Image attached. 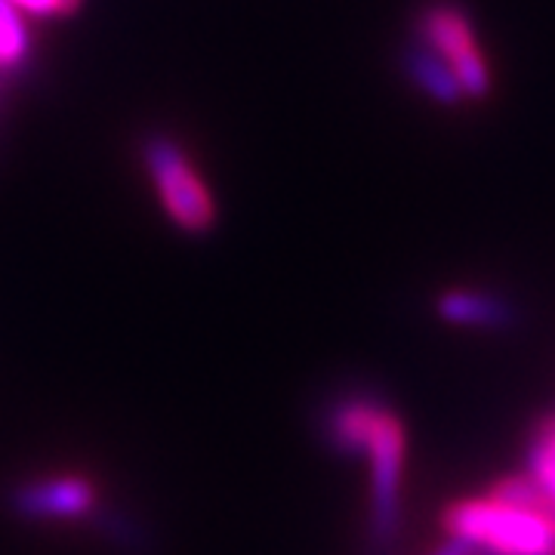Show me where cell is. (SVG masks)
I'll return each instance as SVG.
<instances>
[{
  "mask_svg": "<svg viewBox=\"0 0 555 555\" xmlns=\"http://www.w3.org/2000/svg\"><path fill=\"white\" fill-rule=\"evenodd\" d=\"M448 537L466 540L494 555H555V521L516 509L494 496L456 500L444 509Z\"/></svg>",
  "mask_w": 555,
  "mask_h": 555,
  "instance_id": "6da1fadb",
  "label": "cell"
},
{
  "mask_svg": "<svg viewBox=\"0 0 555 555\" xmlns=\"http://www.w3.org/2000/svg\"><path fill=\"white\" fill-rule=\"evenodd\" d=\"M371 460V518H367V553L389 555L401 528V463H404V429L389 408L379 420L367 448Z\"/></svg>",
  "mask_w": 555,
  "mask_h": 555,
  "instance_id": "7a4b0ae2",
  "label": "cell"
},
{
  "mask_svg": "<svg viewBox=\"0 0 555 555\" xmlns=\"http://www.w3.org/2000/svg\"><path fill=\"white\" fill-rule=\"evenodd\" d=\"M145 164L152 170L160 204L167 207V214L179 229H185L192 235L214 229V222H217L214 198L173 139H149L145 142Z\"/></svg>",
  "mask_w": 555,
  "mask_h": 555,
  "instance_id": "3957f363",
  "label": "cell"
},
{
  "mask_svg": "<svg viewBox=\"0 0 555 555\" xmlns=\"http://www.w3.org/2000/svg\"><path fill=\"white\" fill-rule=\"evenodd\" d=\"M420 38H423V47L436 60L448 62V72L454 75L463 93L485 96L491 90L488 62H485L481 50H478L473 25L456 10L454 3L429 7L423 13V20H420Z\"/></svg>",
  "mask_w": 555,
  "mask_h": 555,
  "instance_id": "277c9868",
  "label": "cell"
},
{
  "mask_svg": "<svg viewBox=\"0 0 555 555\" xmlns=\"http://www.w3.org/2000/svg\"><path fill=\"white\" fill-rule=\"evenodd\" d=\"M389 401L377 392H343L331 396L315 414L318 441L339 456H364Z\"/></svg>",
  "mask_w": 555,
  "mask_h": 555,
  "instance_id": "5b68a950",
  "label": "cell"
},
{
  "mask_svg": "<svg viewBox=\"0 0 555 555\" xmlns=\"http://www.w3.org/2000/svg\"><path fill=\"white\" fill-rule=\"evenodd\" d=\"M7 506L25 521L50 518H87L96 506V494L83 478H38L7 491Z\"/></svg>",
  "mask_w": 555,
  "mask_h": 555,
  "instance_id": "8992f818",
  "label": "cell"
},
{
  "mask_svg": "<svg viewBox=\"0 0 555 555\" xmlns=\"http://www.w3.org/2000/svg\"><path fill=\"white\" fill-rule=\"evenodd\" d=\"M438 315L451 324L503 331L516 324V309L506 299L481 294V291H448L438 297Z\"/></svg>",
  "mask_w": 555,
  "mask_h": 555,
  "instance_id": "52a82bcc",
  "label": "cell"
},
{
  "mask_svg": "<svg viewBox=\"0 0 555 555\" xmlns=\"http://www.w3.org/2000/svg\"><path fill=\"white\" fill-rule=\"evenodd\" d=\"M87 521L93 525V531L102 534L115 550L127 555H149L155 540H152V531L133 518L124 509H115V506H93V513L87 516Z\"/></svg>",
  "mask_w": 555,
  "mask_h": 555,
  "instance_id": "ba28073f",
  "label": "cell"
},
{
  "mask_svg": "<svg viewBox=\"0 0 555 555\" xmlns=\"http://www.w3.org/2000/svg\"><path fill=\"white\" fill-rule=\"evenodd\" d=\"M525 463H528V476L555 500V414L540 416L531 426Z\"/></svg>",
  "mask_w": 555,
  "mask_h": 555,
  "instance_id": "9c48e42d",
  "label": "cell"
},
{
  "mask_svg": "<svg viewBox=\"0 0 555 555\" xmlns=\"http://www.w3.org/2000/svg\"><path fill=\"white\" fill-rule=\"evenodd\" d=\"M408 72H411V75L441 102H456L460 100V93H463L460 83L454 80V75L448 72V65L441 60H436L426 47L411 50V56H408Z\"/></svg>",
  "mask_w": 555,
  "mask_h": 555,
  "instance_id": "30bf717a",
  "label": "cell"
},
{
  "mask_svg": "<svg viewBox=\"0 0 555 555\" xmlns=\"http://www.w3.org/2000/svg\"><path fill=\"white\" fill-rule=\"evenodd\" d=\"M28 35L10 0H0V68H16L25 60Z\"/></svg>",
  "mask_w": 555,
  "mask_h": 555,
  "instance_id": "8fae6325",
  "label": "cell"
},
{
  "mask_svg": "<svg viewBox=\"0 0 555 555\" xmlns=\"http://www.w3.org/2000/svg\"><path fill=\"white\" fill-rule=\"evenodd\" d=\"M16 10H28V13H38V16H60L75 10L78 0H10Z\"/></svg>",
  "mask_w": 555,
  "mask_h": 555,
  "instance_id": "7c38bea8",
  "label": "cell"
},
{
  "mask_svg": "<svg viewBox=\"0 0 555 555\" xmlns=\"http://www.w3.org/2000/svg\"><path fill=\"white\" fill-rule=\"evenodd\" d=\"M469 555H494V553H488V550H481V546H473V550H469Z\"/></svg>",
  "mask_w": 555,
  "mask_h": 555,
  "instance_id": "4fadbf2b",
  "label": "cell"
}]
</instances>
